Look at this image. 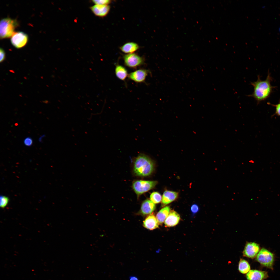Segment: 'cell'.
<instances>
[{
  "instance_id": "cell-1",
  "label": "cell",
  "mask_w": 280,
  "mask_h": 280,
  "mask_svg": "<svg viewBox=\"0 0 280 280\" xmlns=\"http://www.w3.org/2000/svg\"><path fill=\"white\" fill-rule=\"evenodd\" d=\"M273 79L268 71L266 79L262 80L260 75L257 76V81L251 82L250 85L253 87V93L248 95V97L253 98L259 104L269 97L276 87L272 86L271 82Z\"/></svg>"
},
{
  "instance_id": "cell-2",
  "label": "cell",
  "mask_w": 280,
  "mask_h": 280,
  "mask_svg": "<svg viewBox=\"0 0 280 280\" xmlns=\"http://www.w3.org/2000/svg\"><path fill=\"white\" fill-rule=\"evenodd\" d=\"M133 171L135 174L141 177L150 175L154 169V164L149 156L144 154H139L135 159Z\"/></svg>"
},
{
  "instance_id": "cell-3",
  "label": "cell",
  "mask_w": 280,
  "mask_h": 280,
  "mask_svg": "<svg viewBox=\"0 0 280 280\" xmlns=\"http://www.w3.org/2000/svg\"><path fill=\"white\" fill-rule=\"evenodd\" d=\"M17 21L9 18L2 19L0 22V37L1 39L12 37L15 29L18 26Z\"/></svg>"
},
{
  "instance_id": "cell-4",
  "label": "cell",
  "mask_w": 280,
  "mask_h": 280,
  "mask_svg": "<svg viewBox=\"0 0 280 280\" xmlns=\"http://www.w3.org/2000/svg\"><path fill=\"white\" fill-rule=\"evenodd\" d=\"M156 181L137 180L132 183V188L137 195H140L153 188L157 184Z\"/></svg>"
},
{
  "instance_id": "cell-5",
  "label": "cell",
  "mask_w": 280,
  "mask_h": 280,
  "mask_svg": "<svg viewBox=\"0 0 280 280\" xmlns=\"http://www.w3.org/2000/svg\"><path fill=\"white\" fill-rule=\"evenodd\" d=\"M274 260L273 254L264 248L260 251L256 257V260L260 264L272 270Z\"/></svg>"
},
{
  "instance_id": "cell-6",
  "label": "cell",
  "mask_w": 280,
  "mask_h": 280,
  "mask_svg": "<svg viewBox=\"0 0 280 280\" xmlns=\"http://www.w3.org/2000/svg\"><path fill=\"white\" fill-rule=\"evenodd\" d=\"M123 59L125 65L131 68H136L144 63L143 58L135 53L124 55Z\"/></svg>"
},
{
  "instance_id": "cell-7",
  "label": "cell",
  "mask_w": 280,
  "mask_h": 280,
  "mask_svg": "<svg viewBox=\"0 0 280 280\" xmlns=\"http://www.w3.org/2000/svg\"><path fill=\"white\" fill-rule=\"evenodd\" d=\"M28 39L27 35L22 32L14 33L11 38L12 45L17 48H21L27 44Z\"/></svg>"
},
{
  "instance_id": "cell-8",
  "label": "cell",
  "mask_w": 280,
  "mask_h": 280,
  "mask_svg": "<svg viewBox=\"0 0 280 280\" xmlns=\"http://www.w3.org/2000/svg\"><path fill=\"white\" fill-rule=\"evenodd\" d=\"M150 73L149 70L144 69L137 70L128 74V77L131 80L138 83L144 82Z\"/></svg>"
},
{
  "instance_id": "cell-9",
  "label": "cell",
  "mask_w": 280,
  "mask_h": 280,
  "mask_svg": "<svg viewBox=\"0 0 280 280\" xmlns=\"http://www.w3.org/2000/svg\"><path fill=\"white\" fill-rule=\"evenodd\" d=\"M259 250V246L258 244L255 242H247L245 245L243 252V256L253 258L257 255Z\"/></svg>"
},
{
  "instance_id": "cell-10",
  "label": "cell",
  "mask_w": 280,
  "mask_h": 280,
  "mask_svg": "<svg viewBox=\"0 0 280 280\" xmlns=\"http://www.w3.org/2000/svg\"><path fill=\"white\" fill-rule=\"evenodd\" d=\"M247 280H264L268 277L267 272L256 270H251L247 273Z\"/></svg>"
},
{
  "instance_id": "cell-11",
  "label": "cell",
  "mask_w": 280,
  "mask_h": 280,
  "mask_svg": "<svg viewBox=\"0 0 280 280\" xmlns=\"http://www.w3.org/2000/svg\"><path fill=\"white\" fill-rule=\"evenodd\" d=\"M92 11L95 16L100 17L106 16L109 13L110 7L109 5L95 4L91 6Z\"/></svg>"
},
{
  "instance_id": "cell-12",
  "label": "cell",
  "mask_w": 280,
  "mask_h": 280,
  "mask_svg": "<svg viewBox=\"0 0 280 280\" xmlns=\"http://www.w3.org/2000/svg\"><path fill=\"white\" fill-rule=\"evenodd\" d=\"M180 219L179 214L176 211H171L164 221L165 225L168 227L174 226L178 223Z\"/></svg>"
},
{
  "instance_id": "cell-13",
  "label": "cell",
  "mask_w": 280,
  "mask_h": 280,
  "mask_svg": "<svg viewBox=\"0 0 280 280\" xmlns=\"http://www.w3.org/2000/svg\"><path fill=\"white\" fill-rule=\"evenodd\" d=\"M156 205L150 200L147 199L142 203L140 213L143 215H146L152 213L155 209Z\"/></svg>"
},
{
  "instance_id": "cell-14",
  "label": "cell",
  "mask_w": 280,
  "mask_h": 280,
  "mask_svg": "<svg viewBox=\"0 0 280 280\" xmlns=\"http://www.w3.org/2000/svg\"><path fill=\"white\" fill-rule=\"evenodd\" d=\"M159 223L157 218L153 214L148 216L143 222V226L150 230H153L158 227Z\"/></svg>"
},
{
  "instance_id": "cell-15",
  "label": "cell",
  "mask_w": 280,
  "mask_h": 280,
  "mask_svg": "<svg viewBox=\"0 0 280 280\" xmlns=\"http://www.w3.org/2000/svg\"><path fill=\"white\" fill-rule=\"evenodd\" d=\"M178 192L166 190L162 196V203L163 205H167L175 200L178 197Z\"/></svg>"
},
{
  "instance_id": "cell-16",
  "label": "cell",
  "mask_w": 280,
  "mask_h": 280,
  "mask_svg": "<svg viewBox=\"0 0 280 280\" xmlns=\"http://www.w3.org/2000/svg\"><path fill=\"white\" fill-rule=\"evenodd\" d=\"M139 48V46L138 44L133 42L126 43L120 47L122 52L127 54L134 53Z\"/></svg>"
},
{
  "instance_id": "cell-17",
  "label": "cell",
  "mask_w": 280,
  "mask_h": 280,
  "mask_svg": "<svg viewBox=\"0 0 280 280\" xmlns=\"http://www.w3.org/2000/svg\"><path fill=\"white\" fill-rule=\"evenodd\" d=\"M115 73L116 76L118 79L123 81L125 80L128 75L126 68L123 66L119 64L116 65V66Z\"/></svg>"
},
{
  "instance_id": "cell-18",
  "label": "cell",
  "mask_w": 280,
  "mask_h": 280,
  "mask_svg": "<svg viewBox=\"0 0 280 280\" xmlns=\"http://www.w3.org/2000/svg\"><path fill=\"white\" fill-rule=\"evenodd\" d=\"M170 208L166 206L160 209L156 215V218L159 224H162L165 221L170 213Z\"/></svg>"
},
{
  "instance_id": "cell-19",
  "label": "cell",
  "mask_w": 280,
  "mask_h": 280,
  "mask_svg": "<svg viewBox=\"0 0 280 280\" xmlns=\"http://www.w3.org/2000/svg\"><path fill=\"white\" fill-rule=\"evenodd\" d=\"M250 266L248 262L243 259L241 258L239 262L238 270L242 274L247 273L250 270Z\"/></svg>"
},
{
  "instance_id": "cell-20",
  "label": "cell",
  "mask_w": 280,
  "mask_h": 280,
  "mask_svg": "<svg viewBox=\"0 0 280 280\" xmlns=\"http://www.w3.org/2000/svg\"><path fill=\"white\" fill-rule=\"evenodd\" d=\"M150 200L155 204L160 203L162 199V197L160 194L157 192H152L150 195Z\"/></svg>"
},
{
  "instance_id": "cell-21",
  "label": "cell",
  "mask_w": 280,
  "mask_h": 280,
  "mask_svg": "<svg viewBox=\"0 0 280 280\" xmlns=\"http://www.w3.org/2000/svg\"><path fill=\"white\" fill-rule=\"evenodd\" d=\"M9 201V198L4 195L0 196V207L4 208L8 205Z\"/></svg>"
},
{
  "instance_id": "cell-22",
  "label": "cell",
  "mask_w": 280,
  "mask_h": 280,
  "mask_svg": "<svg viewBox=\"0 0 280 280\" xmlns=\"http://www.w3.org/2000/svg\"><path fill=\"white\" fill-rule=\"evenodd\" d=\"M92 2L95 4L100 5H107L111 2L109 0H94Z\"/></svg>"
},
{
  "instance_id": "cell-23",
  "label": "cell",
  "mask_w": 280,
  "mask_h": 280,
  "mask_svg": "<svg viewBox=\"0 0 280 280\" xmlns=\"http://www.w3.org/2000/svg\"><path fill=\"white\" fill-rule=\"evenodd\" d=\"M24 143L25 145L27 146H31L33 143L32 139L30 137H27L25 138L24 141Z\"/></svg>"
},
{
  "instance_id": "cell-24",
  "label": "cell",
  "mask_w": 280,
  "mask_h": 280,
  "mask_svg": "<svg viewBox=\"0 0 280 280\" xmlns=\"http://www.w3.org/2000/svg\"><path fill=\"white\" fill-rule=\"evenodd\" d=\"M268 104H270L272 106H273L275 107V114L277 115L278 116H280V102L279 103L276 104H271L270 103H268Z\"/></svg>"
},
{
  "instance_id": "cell-25",
  "label": "cell",
  "mask_w": 280,
  "mask_h": 280,
  "mask_svg": "<svg viewBox=\"0 0 280 280\" xmlns=\"http://www.w3.org/2000/svg\"><path fill=\"white\" fill-rule=\"evenodd\" d=\"M191 212L193 214H195L198 211L199 207L197 205L194 204L191 206Z\"/></svg>"
},
{
  "instance_id": "cell-26",
  "label": "cell",
  "mask_w": 280,
  "mask_h": 280,
  "mask_svg": "<svg viewBox=\"0 0 280 280\" xmlns=\"http://www.w3.org/2000/svg\"><path fill=\"white\" fill-rule=\"evenodd\" d=\"M0 62H3L5 58V53L4 50L1 48L0 49Z\"/></svg>"
},
{
  "instance_id": "cell-27",
  "label": "cell",
  "mask_w": 280,
  "mask_h": 280,
  "mask_svg": "<svg viewBox=\"0 0 280 280\" xmlns=\"http://www.w3.org/2000/svg\"><path fill=\"white\" fill-rule=\"evenodd\" d=\"M129 280H139L138 278L135 276H131L129 277Z\"/></svg>"
},
{
  "instance_id": "cell-28",
  "label": "cell",
  "mask_w": 280,
  "mask_h": 280,
  "mask_svg": "<svg viewBox=\"0 0 280 280\" xmlns=\"http://www.w3.org/2000/svg\"><path fill=\"white\" fill-rule=\"evenodd\" d=\"M45 136V135H43L41 137H40V138H39V142H42L41 140L42 139V138H43V137Z\"/></svg>"
}]
</instances>
